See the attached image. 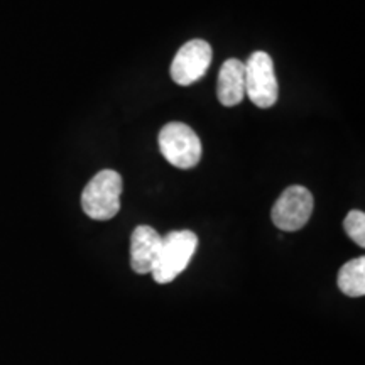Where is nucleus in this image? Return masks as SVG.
Returning <instances> with one entry per match:
<instances>
[{
  "label": "nucleus",
  "mask_w": 365,
  "mask_h": 365,
  "mask_svg": "<svg viewBox=\"0 0 365 365\" xmlns=\"http://www.w3.org/2000/svg\"><path fill=\"white\" fill-rule=\"evenodd\" d=\"M245 95L259 108H269L277 102L279 86L267 53L255 51L245 63Z\"/></svg>",
  "instance_id": "20e7f679"
},
{
  "label": "nucleus",
  "mask_w": 365,
  "mask_h": 365,
  "mask_svg": "<svg viewBox=\"0 0 365 365\" xmlns=\"http://www.w3.org/2000/svg\"><path fill=\"white\" fill-rule=\"evenodd\" d=\"M124 190L122 176L113 170H102L97 173L81 195V207L85 215L93 220H110L120 210V195Z\"/></svg>",
  "instance_id": "f257e3e1"
},
{
  "label": "nucleus",
  "mask_w": 365,
  "mask_h": 365,
  "mask_svg": "<svg viewBox=\"0 0 365 365\" xmlns=\"http://www.w3.org/2000/svg\"><path fill=\"white\" fill-rule=\"evenodd\" d=\"M340 291L350 298H359L365 294V257L354 259L344 264L339 271Z\"/></svg>",
  "instance_id": "1a4fd4ad"
},
{
  "label": "nucleus",
  "mask_w": 365,
  "mask_h": 365,
  "mask_svg": "<svg viewBox=\"0 0 365 365\" xmlns=\"http://www.w3.org/2000/svg\"><path fill=\"white\" fill-rule=\"evenodd\" d=\"M344 228L359 247H365V213L360 210H352L344 220Z\"/></svg>",
  "instance_id": "9d476101"
},
{
  "label": "nucleus",
  "mask_w": 365,
  "mask_h": 365,
  "mask_svg": "<svg viewBox=\"0 0 365 365\" xmlns=\"http://www.w3.org/2000/svg\"><path fill=\"white\" fill-rule=\"evenodd\" d=\"M213 51L205 39H193L178 49L171 63V78L181 86H190L202 80L212 65Z\"/></svg>",
  "instance_id": "423d86ee"
},
{
  "label": "nucleus",
  "mask_w": 365,
  "mask_h": 365,
  "mask_svg": "<svg viewBox=\"0 0 365 365\" xmlns=\"http://www.w3.org/2000/svg\"><path fill=\"white\" fill-rule=\"evenodd\" d=\"M218 100L225 107H235L245 97V63L230 58L218 73Z\"/></svg>",
  "instance_id": "6e6552de"
},
{
  "label": "nucleus",
  "mask_w": 365,
  "mask_h": 365,
  "mask_svg": "<svg viewBox=\"0 0 365 365\" xmlns=\"http://www.w3.org/2000/svg\"><path fill=\"white\" fill-rule=\"evenodd\" d=\"M159 149L178 170H191L202 159V143L196 132L182 122H170L159 132Z\"/></svg>",
  "instance_id": "7ed1b4c3"
},
{
  "label": "nucleus",
  "mask_w": 365,
  "mask_h": 365,
  "mask_svg": "<svg viewBox=\"0 0 365 365\" xmlns=\"http://www.w3.org/2000/svg\"><path fill=\"white\" fill-rule=\"evenodd\" d=\"M196 249H198V237L191 230L170 232L166 237H163L156 264L150 271L154 281L159 284L175 281L188 267Z\"/></svg>",
  "instance_id": "f03ea898"
},
{
  "label": "nucleus",
  "mask_w": 365,
  "mask_h": 365,
  "mask_svg": "<svg viewBox=\"0 0 365 365\" xmlns=\"http://www.w3.org/2000/svg\"><path fill=\"white\" fill-rule=\"evenodd\" d=\"M163 237L156 228L139 225L130 237V266L137 274H149L156 264Z\"/></svg>",
  "instance_id": "0eeeda50"
},
{
  "label": "nucleus",
  "mask_w": 365,
  "mask_h": 365,
  "mask_svg": "<svg viewBox=\"0 0 365 365\" xmlns=\"http://www.w3.org/2000/svg\"><path fill=\"white\" fill-rule=\"evenodd\" d=\"M314 208L312 191L304 186L294 185L284 190L277 202L274 203L271 217L274 225L284 232L301 230L307 225Z\"/></svg>",
  "instance_id": "39448f33"
}]
</instances>
